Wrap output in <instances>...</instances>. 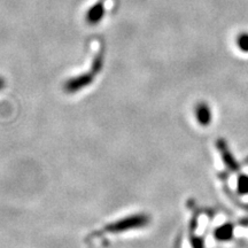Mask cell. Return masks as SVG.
I'll return each instance as SVG.
<instances>
[{
	"label": "cell",
	"instance_id": "obj_5",
	"mask_svg": "<svg viewBox=\"0 0 248 248\" xmlns=\"http://www.w3.org/2000/svg\"><path fill=\"white\" fill-rule=\"evenodd\" d=\"M2 86H4V82H2V80H1V79H0V89H1V88H2Z\"/></svg>",
	"mask_w": 248,
	"mask_h": 248
},
{
	"label": "cell",
	"instance_id": "obj_3",
	"mask_svg": "<svg viewBox=\"0 0 248 248\" xmlns=\"http://www.w3.org/2000/svg\"><path fill=\"white\" fill-rule=\"evenodd\" d=\"M231 232H232V230H231L230 226H225V228L219 229V230H218V233H217V237H218L219 239L225 240L226 238L230 237V235H231Z\"/></svg>",
	"mask_w": 248,
	"mask_h": 248
},
{
	"label": "cell",
	"instance_id": "obj_4",
	"mask_svg": "<svg viewBox=\"0 0 248 248\" xmlns=\"http://www.w3.org/2000/svg\"><path fill=\"white\" fill-rule=\"evenodd\" d=\"M239 191L243 193L248 192V177H240L239 179Z\"/></svg>",
	"mask_w": 248,
	"mask_h": 248
},
{
	"label": "cell",
	"instance_id": "obj_2",
	"mask_svg": "<svg viewBox=\"0 0 248 248\" xmlns=\"http://www.w3.org/2000/svg\"><path fill=\"white\" fill-rule=\"evenodd\" d=\"M197 116L198 120L201 124L206 125V124L209 123L210 121V111L209 108L206 106V105H200L197 109Z\"/></svg>",
	"mask_w": 248,
	"mask_h": 248
},
{
	"label": "cell",
	"instance_id": "obj_1",
	"mask_svg": "<svg viewBox=\"0 0 248 248\" xmlns=\"http://www.w3.org/2000/svg\"><path fill=\"white\" fill-rule=\"evenodd\" d=\"M146 216H133L130 218L124 219L119 223H114L107 228L108 232H120L125 230V229L136 228V226H142L146 224Z\"/></svg>",
	"mask_w": 248,
	"mask_h": 248
}]
</instances>
